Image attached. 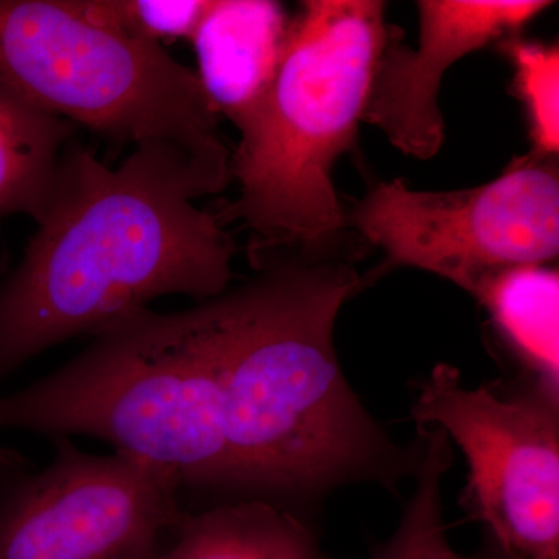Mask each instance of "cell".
<instances>
[{
  "label": "cell",
  "mask_w": 559,
  "mask_h": 559,
  "mask_svg": "<svg viewBox=\"0 0 559 559\" xmlns=\"http://www.w3.org/2000/svg\"><path fill=\"white\" fill-rule=\"evenodd\" d=\"M231 164L145 142L117 168L70 142L21 263L0 285V382L39 353L167 296L226 293L237 245L197 201Z\"/></svg>",
  "instance_id": "obj_1"
},
{
  "label": "cell",
  "mask_w": 559,
  "mask_h": 559,
  "mask_svg": "<svg viewBox=\"0 0 559 559\" xmlns=\"http://www.w3.org/2000/svg\"><path fill=\"white\" fill-rule=\"evenodd\" d=\"M360 285L342 261H289L216 297L234 491L305 498L417 471L421 443L396 447L337 360V314Z\"/></svg>",
  "instance_id": "obj_2"
},
{
  "label": "cell",
  "mask_w": 559,
  "mask_h": 559,
  "mask_svg": "<svg viewBox=\"0 0 559 559\" xmlns=\"http://www.w3.org/2000/svg\"><path fill=\"white\" fill-rule=\"evenodd\" d=\"M94 337L60 370L0 395V430L95 437L180 488L234 489L216 297L170 314L146 308Z\"/></svg>",
  "instance_id": "obj_3"
},
{
  "label": "cell",
  "mask_w": 559,
  "mask_h": 559,
  "mask_svg": "<svg viewBox=\"0 0 559 559\" xmlns=\"http://www.w3.org/2000/svg\"><path fill=\"white\" fill-rule=\"evenodd\" d=\"M388 32L378 0H308L293 17L274 83L231 154L240 194L216 213L255 235L253 259L347 227L331 171L355 145Z\"/></svg>",
  "instance_id": "obj_4"
},
{
  "label": "cell",
  "mask_w": 559,
  "mask_h": 559,
  "mask_svg": "<svg viewBox=\"0 0 559 559\" xmlns=\"http://www.w3.org/2000/svg\"><path fill=\"white\" fill-rule=\"evenodd\" d=\"M0 86L114 142H171L231 164L197 72L92 0H0Z\"/></svg>",
  "instance_id": "obj_5"
},
{
  "label": "cell",
  "mask_w": 559,
  "mask_h": 559,
  "mask_svg": "<svg viewBox=\"0 0 559 559\" xmlns=\"http://www.w3.org/2000/svg\"><path fill=\"white\" fill-rule=\"evenodd\" d=\"M557 157L532 153L484 186L454 191L412 190L380 182L347 215L393 266L450 280L479 296L489 280L559 252Z\"/></svg>",
  "instance_id": "obj_6"
},
{
  "label": "cell",
  "mask_w": 559,
  "mask_h": 559,
  "mask_svg": "<svg viewBox=\"0 0 559 559\" xmlns=\"http://www.w3.org/2000/svg\"><path fill=\"white\" fill-rule=\"evenodd\" d=\"M423 428H439L468 460L465 506L488 535L528 559H559L558 390L468 389L439 364L412 407Z\"/></svg>",
  "instance_id": "obj_7"
},
{
  "label": "cell",
  "mask_w": 559,
  "mask_h": 559,
  "mask_svg": "<svg viewBox=\"0 0 559 559\" xmlns=\"http://www.w3.org/2000/svg\"><path fill=\"white\" fill-rule=\"evenodd\" d=\"M46 468L0 488V559H154L178 524V481L55 439Z\"/></svg>",
  "instance_id": "obj_8"
},
{
  "label": "cell",
  "mask_w": 559,
  "mask_h": 559,
  "mask_svg": "<svg viewBox=\"0 0 559 559\" xmlns=\"http://www.w3.org/2000/svg\"><path fill=\"white\" fill-rule=\"evenodd\" d=\"M544 0H419L417 49L389 27L362 121L407 156L430 159L443 145L441 80L466 55L516 33L549 9Z\"/></svg>",
  "instance_id": "obj_9"
},
{
  "label": "cell",
  "mask_w": 559,
  "mask_h": 559,
  "mask_svg": "<svg viewBox=\"0 0 559 559\" xmlns=\"http://www.w3.org/2000/svg\"><path fill=\"white\" fill-rule=\"evenodd\" d=\"M293 20L274 0H209L190 40L198 79L238 132L257 116L277 73Z\"/></svg>",
  "instance_id": "obj_10"
},
{
  "label": "cell",
  "mask_w": 559,
  "mask_h": 559,
  "mask_svg": "<svg viewBox=\"0 0 559 559\" xmlns=\"http://www.w3.org/2000/svg\"><path fill=\"white\" fill-rule=\"evenodd\" d=\"M154 559H322L288 510L250 498L179 518Z\"/></svg>",
  "instance_id": "obj_11"
},
{
  "label": "cell",
  "mask_w": 559,
  "mask_h": 559,
  "mask_svg": "<svg viewBox=\"0 0 559 559\" xmlns=\"http://www.w3.org/2000/svg\"><path fill=\"white\" fill-rule=\"evenodd\" d=\"M75 124L0 86V216L38 221Z\"/></svg>",
  "instance_id": "obj_12"
},
{
  "label": "cell",
  "mask_w": 559,
  "mask_h": 559,
  "mask_svg": "<svg viewBox=\"0 0 559 559\" xmlns=\"http://www.w3.org/2000/svg\"><path fill=\"white\" fill-rule=\"evenodd\" d=\"M476 299L538 381L558 390V271L546 264L511 267L489 280Z\"/></svg>",
  "instance_id": "obj_13"
},
{
  "label": "cell",
  "mask_w": 559,
  "mask_h": 559,
  "mask_svg": "<svg viewBox=\"0 0 559 559\" xmlns=\"http://www.w3.org/2000/svg\"><path fill=\"white\" fill-rule=\"evenodd\" d=\"M421 455L417 488L395 535L374 551L373 559H462L451 549L444 527L441 487L452 465L450 437L439 428L419 429Z\"/></svg>",
  "instance_id": "obj_14"
},
{
  "label": "cell",
  "mask_w": 559,
  "mask_h": 559,
  "mask_svg": "<svg viewBox=\"0 0 559 559\" xmlns=\"http://www.w3.org/2000/svg\"><path fill=\"white\" fill-rule=\"evenodd\" d=\"M503 49L514 69V86L527 110L533 151L557 157L559 150L558 46L511 38Z\"/></svg>",
  "instance_id": "obj_15"
},
{
  "label": "cell",
  "mask_w": 559,
  "mask_h": 559,
  "mask_svg": "<svg viewBox=\"0 0 559 559\" xmlns=\"http://www.w3.org/2000/svg\"><path fill=\"white\" fill-rule=\"evenodd\" d=\"M110 24L138 38L164 44L190 39L209 0H92Z\"/></svg>",
  "instance_id": "obj_16"
},
{
  "label": "cell",
  "mask_w": 559,
  "mask_h": 559,
  "mask_svg": "<svg viewBox=\"0 0 559 559\" xmlns=\"http://www.w3.org/2000/svg\"><path fill=\"white\" fill-rule=\"evenodd\" d=\"M462 559H528L522 557V555L516 554V551L507 549L506 546L492 538V536L487 535L484 543H481L480 549L476 551V554L471 555V557H465Z\"/></svg>",
  "instance_id": "obj_17"
},
{
  "label": "cell",
  "mask_w": 559,
  "mask_h": 559,
  "mask_svg": "<svg viewBox=\"0 0 559 559\" xmlns=\"http://www.w3.org/2000/svg\"><path fill=\"white\" fill-rule=\"evenodd\" d=\"M3 267H5V255L0 253V272H2Z\"/></svg>",
  "instance_id": "obj_18"
}]
</instances>
